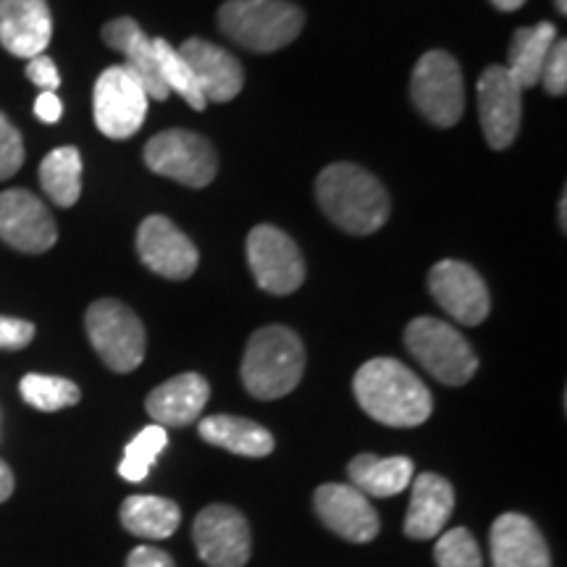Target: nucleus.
I'll return each mask as SVG.
<instances>
[{"label":"nucleus","mask_w":567,"mask_h":567,"mask_svg":"<svg viewBox=\"0 0 567 567\" xmlns=\"http://www.w3.org/2000/svg\"><path fill=\"white\" fill-rule=\"evenodd\" d=\"M520 84L513 80L507 66H488L478 80L481 130L488 147L505 151L520 132Z\"/></svg>","instance_id":"nucleus-12"},{"label":"nucleus","mask_w":567,"mask_h":567,"mask_svg":"<svg viewBox=\"0 0 567 567\" xmlns=\"http://www.w3.org/2000/svg\"><path fill=\"white\" fill-rule=\"evenodd\" d=\"M53 17L48 0H0V45L17 59H34L48 51Z\"/></svg>","instance_id":"nucleus-17"},{"label":"nucleus","mask_w":567,"mask_h":567,"mask_svg":"<svg viewBox=\"0 0 567 567\" xmlns=\"http://www.w3.org/2000/svg\"><path fill=\"white\" fill-rule=\"evenodd\" d=\"M145 163L151 172L187 187H208L218 172V158L210 142L187 130L155 134L145 145Z\"/></svg>","instance_id":"nucleus-8"},{"label":"nucleus","mask_w":567,"mask_h":567,"mask_svg":"<svg viewBox=\"0 0 567 567\" xmlns=\"http://www.w3.org/2000/svg\"><path fill=\"white\" fill-rule=\"evenodd\" d=\"M358 405L373 421L392 429H413L431 417L434 400L431 392L405 363L394 358H373L352 381Z\"/></svg>","instance_id":"nucleus-1"},{"label":"nucleus","mask_w":567,"mask_h":567,"mask_svg":"<svg viewBox=\"0 0 567 567\" xmlns=\"http://www.w3.org/2000/svg\"><path fill=\"white\" fill-rule=\"evenodd\" d=\"M494 567H551L549 544L530 517L505 513L492 526Z\"/></svg>","instance_id":"nucleus-19"},{"label":"nucleus","mask_w":567,"mask_h":567,"mask_svg":"<svg viewBox=\"0 0 567 567\" xmlns=\"http://www.w3.org/2000/svg\"><path fill=\"white\" fill-rule=\"evenodd\" d=\"M103 40L105 45L113 48V51L124 53L126 59L124 66L137 76L140 84L147 92V97H153V101L158 103L168 101V90L161 80L158 59H155V51H153V40L140 30L137 21L126 17L109 21V24L103 27Z\"/></svg>","instance_id":"nucleus-21"},{"label":"nucleus","mask_w":567,"mask_h":567,"mask_svg":"<svg viewBox=\"0 0 567 567\" xmlns=\"http://www.w3.org/2000/svg\"><path fill=\"white\" fill-rule=\"evenodd\" d=\"M410 97L425 122L455 126L465 111V82L460 63L444 51H429L415 63Z\"/></svg>","instance_id":"nucleus-7"},{"label":"nucleus","mask_w":567,"mask_h":567,"mask_svg":"<svg viewBox=\"0 0 567 567\" xmlns=\"http://www.w3.org/2000/svg\"><path fill=\"white\" fill-rule=\"evenodd\" d=\"M147 97L137 76L126 66L105 69L95 82L92 92V113L95 124L105 137L111 140H130L140 132L147 116Z\"/></svg>","instance_id":"nucleus-9"},{"label":"nucleus","mask_w":567,"mask_h":567,"mask_svg":"<svg viewBox=\"0 0 567 567\" xmlns=\"http://www.w3.org/2000/svg\"><path fill=\"white\" fill-rule=\"evenodd\" d=\"M405 344L417 363L446 386H463L478 371V358L467 339L439 318L423 316L410 321Z\"/></svg>","instance_id":"nucleus-5"},{"label":"nucleus","mask_w":567,"mask_h":567,"mask_svg":"<svg viewBox=\"0 0 567 567\" xmlns=\"http://www.w3.org/2000/svg\"><path fill=\"white\" fill-rule=\"evenodd\" d=\"M34 339V323L0 316V350H24Z\"/></svg>","instance_id":"nucleus-34"},{"label":"nucleus","mask_w":567,"mask_h":567,"mask_svg":"<svg viewBox=\"0 0 567 567\" xmlns=\"http://www.w3.org/2000/svg\"><path fill=\"white\" fill-rule=\"evenodd\" d=\"M153 51H155V59H158V71H161V80L166 84L168 95L176 92V95L184 97V103L189 105V109L195 111H205V101L200 84H197L193 69L187 66V61L182 59L179 51L176 48L168 45L166 40H153Z\"/></svg>","instance_id":"nucleus-28"},{"label":"nucleus","mask_w":567,"mask_h":567,"mask_svg":"<svg viewBox=\"0 0 567 567\" xmlns=\"http://www.w3.org/2000/svg\"><path fill=\"white\" fill-rule=\"evenodd\" d=\"M87 337L111 371L132 373L145 360V326L118 300H97L87 308Z\"/></svg>","instance_id":"nucleus-6"},{"label":"nucleus","mask_w":567,"mask_h":567,"mask_svg":"<svg viewBox=\"0 0 567 567\" xmlns=\"http://www.w3.org/2000/svg\"><path fill=\"white\" fill-rule=\"evenodd\" d=\"M122 523L134 536L161 542V538H168L179 528L182 509L176 502L166 499V496H126L122 505Z\"/></svg>","instance_id":"nucleus-26"},{"label":"nucleus","mask_w":567,"mask_h":567,"mask_svg":"<svg viewBox=\"0 0 567 567\" xmlns=\"http://www.w3.org/2000/svg\"><path fill=\"white\" fill-rule=\"evenodd\" d=\"M313 505L323 526L347 542L368 544L379 536V513L368 502V496L360 494L352 484L318 486Z\"/></svg>","instance_id":"nucleus-15"},{"label":"nucleus","mask_w":567,"mask_h":567,"mask_svg":"<svg viewBox=\"0 0 567 567\" xmlns=\"http://www.w3.org/2000/svg\"><path fill=\"white\" fill-rule=\"evenodd\" d=\"M413 460L402 455L379 457L371 455V452H363V455L352 457L350 465H347V476H350L352 486L360 494L375 496V499H386V496L405 492L410 481H413Z\"/></svg>","instance_id":"nucleus-23"},{"label":"nucleus","mask_w":567,"mask_h":567,"mask_svg":"<svg viewBox=\"0 0 567 567\" xmlns=\"http://www.w3.org/2000/svg\"><path fill=\"white\" fill-rule=\"evenodd\" d=\"M305 373V347L287 326H266L250 337L243 360V384L258 400L295 392Z\"/></svg>","instance_id":"nucleus-3"},{"label":"nucleus","mask_w":567,"mask_h":567,"mask_svg":"<svg viewBox=\"0 0 567 567\" xmlns=\"http://www.w3.org/2000/svg\"><path fill=\"white\" fill-rule=\"evenodd\" d=\"M434 557L439 567H484L478 542L465 528L446 530L436 542Z\"/></svg>","instance_id":"nucleus-31"},{"label":"nucleus","mask_w":567,"mask_h":567,"mask_svg":"<svg viewBox=\"0 0 567 567\" xmlns=\"http://www.w3.org/2000/svg\"><path fill=\"white\" fill-rule=\"evenodd\" d=\"M166 444H168V434L163 425L153 423L147 425V429H142L140 434L126 444L124 460L122 465H118L122 478L130 481V484H140V481H145L155 460H158L163 450H166Z\"/></svg>","instance_id":"nucleus-30"},{"label":"nucleus","mask_w":567,"mask_h":567,"mask_svg":"<svg viewBox=\"0 0 567 567\" xmlns=\"http://www.w3.org/2000/svg\"><path fill=\"white\" fill-rule=\"evenodd\" d=\"M557 42V30L549 21H542L536 27H523L515 30L513 40H509V66L507 71L513 80L520 84V90L536 87L542 80L544 61Z\"/></svg>","instance_id":"nucleus-25"},{"label":"nucleus","mask_w":567,"mask_h":567,"mask_svg":"<svg viewBox=\"0 0 567 567\" xmlns=\"http://www.w3.org/2000/svg\"><path fill=\"white\" fill-rule=\"evenodd\" d=\"M200 436L213 446L243 457H266L274 452L271 431L237 415H210L200 421Z\"/></svg>","instance_id":"nucleus-24"},{"label":"nucleus","mask_w":567,"mask_h":567,"mask_svg":"<svg viewBox=\"0 0 567 567\" xmlns=\"http://www.w3.org/2000/svg\"><path fill=\"white\" fill-rule=\"evenodd\" d=\"M218 24L247 51L274 53L297 40L305 13L289 0H229L218 11Z\"/></svg>","instance_id":"nucleus-4"},{"label":"nucleus","mask_w":567,"mask_h":567,"mask_svg":"<svg viewBox=\"0 0 567 567\" xmlns=\"http://www.w3.org/2000/svg\"><path fill=\"white\" fill-rule=\"evenodd\" d=\"M429 289L444 313H450L457 323L478 326L486 321L488 289L473 266L463 260H442L431 268Z\"/></svg>","instance_id":"nucleus-14"},{"label":"nucleus","mask_w":567,"mask_h":567,"mask_svg":"<svg viewBox=\"0 0 567 567\" xmlns=\"http://www.w3.org/2000/svg\"><path fill=\"white\" fill-rule=\"evenodd\" d=\"M318 203L326 216L350 234L379 231L389 218V195L384 184L354 163H331L318 174Z\"/></svg>","instance_id":"nucleus-2"},{"label":"nucleus","mask_w":567,"mask_h":567,"mask_svg":"<svg viewBox=\"0 0 567 567\" xmlns=\"http://www.w3.org/2000/svg\"><path fill=\"white\" fill-rule=\"evenodd\" d=\"M21 396L27 405L42 413H55V410L71 408L82 400L80 386L74 381L61 379V375H42V373H27L21 379Z\"/></svg>","instance_id":"nucleus-29"},{"label":"nucleus","mask_w":567,"mask_h":567,"mask_svg":"<svg viewBox=\"0 0 567 567\" xmlns=\"http://www.w3.org/2000/svg\"><path fill=\"white\" fill-rule=\"evenodd\" d=\"M492 3H494L499 11H517L523 3H526V0H492Z\"/></svg>","instance_id":"nucleus-39"},{"label":"nucleus","mask_w":567,"mask_h":567,"mask_svg":"<svg viewBox=\"0 0 567 567\" xmlns=\"http://www.w3.org/2000/svg\"><path fill=\"white\" fill-rule=\"evenodd\" d=\"M40 184L61 208H71L82 195V155L76 147H55L40 163Z\"/></svg>","instance_id":"nucleus-27"},{"label":"nucleus","mask_w":567,"mask_h":567,"mask_svg":"<svg viewBox=\"0 0 567 567\" xmlns=\"http://www.w3.org/2000/svg\"><path fill=\"white\" fill-rule=\"evenodd\" d=\"M179 55L193 69L197 84H200L205 101L229 103L243 92L245 71L229 51L213 45L208 40L189 38L179 48Z\"/></svg>","instance_id":"nucleus-18"},{"label":"nucleus","mask_w":567,"mask_h":567,"mask_svg":"<svg viewBox=\"0 0 567 567\" xmlns=\"http://www.w3.org/2000/svg\"><path fill=\"white\" fill-rule=\"evenodd\" d=\"M24 163V140L6 113H0V182L11 179Z\"/></svg>","instance_id":"nucleus-32"},{"label":"nucleus","mask_w":567,"mask_h":567,"mask_svg":"<svg viewBox=\"0 0 567 567\" xmlns=\"http://www.w3.org/2000/svg\"><path fill=\"white\" fill-rule=\"evenodd\" d=\"M555 3H557L559 13H567V0H555Z\"/></svg>","instance_id":"nucleus-41"},{"label":"nucleus","mask_w":567,"mask_h":567,"mask_svg":"<svg viewBox=\"0 0 567 567\" xmlns=\"http://www.w3.org/2000/svg\"><path fill=\"white\" fill-rule=\"evenodd\" d=\"M195 549L208 567H245L252 536L245 515L229 505H210L195 517Z\"/></svg>","instance_id":"nucleus-11"},{"label":"nucleus","mask_w":567,"mask_h":567,"mask_svg":"<svg viewBox=\"0 0 567 567\" xmlns=\"http://www.w3.org/2000/svg\"><path fill=\"white\" fill-rule=\"evenodd\" d=\"M565 210H567V197L563 195V200H559V226H563V231H565Z\"/></svg>","instance_id":"nucleus-40"},{"label":"nucleus","mask_w":567,"mask_h":567,"mask_svg":"<svg viewBox=\"0 0 567 567\" xmlns=\"http://www.w3.org/2000/svg\"><path fill=\"white\" fill-rule=\"evenodd\" d=\"M27 76H30V82L38 84L42 92H55L61 84L59 69H55L51 55H45V53L30 59V63H27Z\"/></svg>","instance_id":"nucleus-35"},{"label":"nucleus","mask_w":567,"mask_h":567,"mask_svg":"<svg viewBox=\"0 0 567 567\" xmlns=\"http://www.w3.org/2000/svg\"><path fill=\"white\" fill-rule=\"evenodd\" d=\"M250 271L264 292L292 295L305 281V260L295 239L271 224L255 226L247 237Z\"/></svg>","instance_id":"nucleus-10"},{"label":"nucleus","mask_w":567,"mask_h":567,"mask_svg":"<svg viewBox=\"0 0 567 567\" xmlns=\"http://www.w3.org/2000/svg\"><path fill=\"white\" fill-rule=\"evenodd\" d=\"M455 509V488L436 473H421L413 481V496L405 517V536L415 542H429L442 534Z\"/></svg>","instance_id":"nucleus-22"},{"label":"nucleus","mask_w":567,"mask_h":567,"mask_svg":"<svg viewBox=\"0 0 567 567\" xmlns=\"http://www.w3.org/2000/svg\"><path fill=\"white\" fill-rule=\"evenodd\" d=\"M0 239L19 252H48L59 239V229L45 203L27 189L0 193Z\"/></svg>","instance_id":"nucleus-13"},{"label":"nucleus","mask_w":567,"mask_h":567,"mask_svg":"<svg viewBox=\"0 0 567 567\" xmlns=\"http://www.w3.org/2000/svg\"><path fill=\"white\" fill-rule=\"evenodd\" d=\"M210 386L200 373H179L168 379L166 384L155 386L147 394V413L155 425L163 429H182V425L195 423L203 408L208 405Z\"/></svg>","instance_id":"nucleus-20"},{"label":"nucleus","mask_w":567,"mask_h":567,"mask_svg":"<svg viewBox=\"0 0 567 567\" xmlns=\"http://www.w3.org/2000/svg\"><path fill=\"white\" fill-rule=\"evenodd\" d=\"M126 567H176L174 559L163 549L155 547H137L126 557Z\"/></svg>","instance_id":"nucleus-36"},{"label":"nucleus","mask_w":567,"mask_h":567,"mask_svg":"<svg viewBox=\"0 0 567 567\" xmlns=\"http://www.w3.org/2000/svg\"><path fill=\"white\" fill-rule=\"evenodd\" d=\"M13 494V473L11 467L0 460V502H6Z\"/></svg>","instance_id":"nucleus-38"},{"label":"nucleus","mask_w":567,"mask_h":567,"mask_svg":"<svg viewBox=\"0 0 567 567\" xmlns=\"http://www.w3.org/2000/svg\"><path fill=\"white\" fill-rule=\"evenodd\" d=\"M137 252L151 271L166 279H189L197 268V247L166 216H147L137 231Z\"/></svg>","instance_id":"nucleus-16"},{"label":"nucleus","mask_w":567,"mask_h":567,"mask_svg":"<svg viewBox=\"0 0 567 567\" xmlns=\"http://www.w3.org/2000/svg\"><path fill=\"white\" fill-rule=\"evenodd\" d=\"M34 113L42 124H55L63 113L61 97L55 92H40L38 101H34Z\"/></svg>","instance_id":"nucleus-37"},{"label":"nucleus","mask_w":567,"mask_h":567,"mask_svg":"<svg viewBox=\"0 0 567 567\" xmlns=\"http://www.w3.org/2000/svg\"><path fill=\"white\" fill-rule=\"evenodd\" d=\"M544 90L549 92V95H565L567 90V42L559 38L555 45H551V51L547 55V61H544V69H542V80Z\"/></svg>","instance_id":"nucleus-33"}]
</instances>
